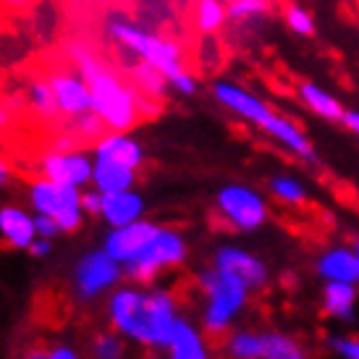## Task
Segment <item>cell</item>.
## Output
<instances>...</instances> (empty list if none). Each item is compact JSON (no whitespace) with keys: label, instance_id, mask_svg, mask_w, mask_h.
<instances>
[{"label":"cell","instance_id":"6da1fadb","mask_svg":"<svg viewBox=\"0 0 359 359\" xmlns=\"http://www.w3.org/2000/svg\"><path fill=\"white\" fill-rule=\"evenodd\" d=\"M108 320L126 341L147 349H168L179 325V302L163 286H118L108 297Z\"/></svg>","mask_w":359,"mask_h":359},{"label":"cell","instance_id":"7a4b0ae2","mask_svg":"<svg viewBox=\"0 0 359 359\" xmlns=\"http://www.w3.org/2000/svg\"><path fill=\"white\" fill-rule=\"evenodd\" d=\"M71 63L79 69L87 87L92 92V108L100 116L108 131H129L140 123L142 116H152V100L144 97L126 74L116 71L110 63L87 48V45H69Z\"/></svg>","mask_w":359,"mask_h":359},{"label":"cell","instance_id":"3957f363","mask_svg":"<svg viewBox=\"0 0 359 359\" xmlns=\"http://www.w3.org/2000/svg\"><path fill=\"white\" fill-rule=\"evenodd\" d=\"M212 95H215V100L220 105H226L244 121L255 123L257 129H262L276 142H280L286 150H291L294 155H299L304 160H315V150H312L309 140L304 137V131L299 126H294V121L283 118L280 113L270 110L259 97L250 95V92L236 87V84H231V81H218L212 87Z\"/></svg>","mask_w":359,"mask_h":359},{"label":"cell","instance_id":"277c9868","mask_svg":"<svg viewBox=\"0 0 359 359\" xmlns=\"http://www.w3.org/2000/svg\"><path fill=\"white\" fill-rule=\"evenodd\" d=\"M110 37L116 40V45L126 48L129 53H134L137 58L152 63L155 69H160L168 76V84L181 95H191L197 90L194 79L189 76V71L184 69V55L176 42L160 37L155 32H147L129 24V21H108Z\"/></svg>","mask_w":359,"mask_h":359},{"label":"cell","instance_id":"5b68a950","mask_svg":"<svg viewBox=\"0 0 359 359\" xmlns=\"http://www.w3.org/2000/svg\"><path fill=\"white\" fill-rule=\"evenodd\" d=\"M200 280L202 297H205V307H202V328L210 336H223L226 330L236 323L247 302H250L252 291L236 280L233 276L218 270L215 265L205 268L197 276Z\"/></svg>","mask_w":359,"mask_h":359},{"label":"cell","instance_id":"8992f818","mask_svg":"<svg viewBox=\"0 0 359 359\" xmlns=\"http://www.w3.org/2000/svg\"><path fill=\"white\" fill-rule=\"evenodd\" d=\"M189 257V244L179 231L163 229L152 236V241L142 250L137 259L123 265V276L137 286H152L165 270L181 268Z\"/></svg>","mask_w":359,"mask_h":359},{"label":"cell","instance_id":"52a82bcc","mask_svg":"<svg viewBox=\"0 0 359 359\" xmlns=\"http://www.w3.org/2000/svg\"><path fill=\"white\" fill-rule=\"evenodd\" d=\"M29 205L34 212L50 215L63 233H76L84 226L87 212L81 208V189L40 176L29 187Z\"/></svg>","mask_w":359,"mask_h":359},{"label":"cell","instance_id":"ba28073f","mask_svg":"<svg viewBox=\"0 0 359 359\" xmlns=\"http://www.w3.org/2000/svg\"><path fill=\"white\" fill-rule=\"evenodd\" d=\"M121 278H126L123 276V265L116 262L102 247L100 250L84 252L76 259V265H74V278H71L74 297L81 304H92L95 299H100V297L110 294L113 289H118Z\"/></svg>","mask_w":359,"mask_h":359},{"label":"cell","instance_id":"9c48e42d","mask_svg":"<svg viewBox=\"0 0 359 359\" xmlns=\"http://www.w3.org/2000/svg\"><path fill=\"white\" fill-rule=\"evenodd\" d=\"M215 210L231 229L252 233L265 226L268 220V202L259 191L244 187V184H229L218 191Z\"/></svg>","mask_w":359,"mask_h":359},{"label":"cell","instance_id":"30bf717a","mask_svg":"<svg viewBox=\"0 0 359 359\" xmlns=\"http://www.w3.org/2000/svg\"><path fill=\"white\" fill-rule=\"evenodd\" d=\"M48 81H50L55 102H58L60 118H69L71 123V121L95 113V108H92V92L74 63L63 66V69H50L48 71Z\"/></svg>","mask_w":359,"mask_h":359},{"label":"cell","instance_id":"8fae6325","mask_svg":"<svg viewBox=\"0 0 359 359\" xmlns=\"http://www.w3.org/2000/svg\"><path fill=\"white\" fill-rule=\"evenodd\" d=\"M92 170H95V158L81 150H53L40 160V176L79 189L92 184Z\"/></svg>","mask_w":359,"mask_h":359},{"label":"cell","instance_id":"7c38bea8","mask_svg":"<svg viewBox=\"0 0 359 359\" xmlns=\"http://www.w3.org/2000/svg\"><path fill=\"white\" fill-rule=\"evenodd\" d=\"M160 231V226L155 220L140 218L134 223L118 226V229H110L102 239V250L108 252L110 257L121 262V265H129L131 259H137L142 255V250L152 241V236Z\"/></svg>","mask_w":359,"mask_h":359},{"label":"cell","instance_id":"4fadbf2b","mask_svg":"<svg viewBox=\"0 0 359 359\" xmlns=\"http://www.w3.org/2000/svg\"><path fill=\"white\" fill-rule=\"evenodd\" d=\"M212 265L218 270H223V273L233 276L236 280H241L250 291H259L268 283V265H265L257 255L241 250V247L226 244V247L215 250Z\"/></svg>","mask_w":359,"mask_h":359},{"label":"cell","instance_id":"5bb4252c","mask_svg":"<svg viewBox=\"0 0 359 359\" xmlns=\"http://www.w3.org/2000/svg\"><path fill=\"white\" fill-rule=\"evenodd\" d=\"M144 210H147V205H144V197L140 191H110V194H102L100 218L105 220V226L118 229V226H126V223L144 218Z\"/></svg>","mask_w":359,"mask_h":359},{"label":"cell","instance_id":"9a60e30c","mask_svg":"<svg viewBox=\"0 0 359 359\" xmlns=\"http://www.w3.org/2000/svg\"><path fill=\"white\" fill-rule=\"evenodd\" d=\"M0 239L11 250H29L32 241L37 239V226L34 215H29L24 208L6 205L0 208Z\"/></svg>","mask_w":359,"mask_h":359},{"label":"cell","instance_id":"2e32d148","mask_svg":"<svg viewBox=\"0 0 359 359\" xmlns=\"http://www.w3.org/2000/svg\"><path fill=\"white\" fill-rule=\"evenodd\" d=\"M318 276L323 280H341V283H359V255L349 247H330L315 262Z\"/></svg>","mask_w":359,"mask_h":359},{"label":"cell","instance_id":"e0dca14e","mask_svg":"<svg viewBox=\"0 0 359 359\" xmlns=\"http://www.w3.org/2000/svg\"><path fill=\"white\" fill-rule=\"evenodd\" d=\"M95 158L116 160V163L140 170V165L144 163V150L137 140L126 137V131H108L95 144Z\"/></svg>","mask_w":359,"mask_h":359},{"label":"cell","instance_id":"ac0fdd59","mask_svg":"<svg viewBox=\"0 0 359 359\" xmlns=\"http://www.w3.org/2000/svg\"><path fill=\"white\" fill-rule=\"evenodd\" d=\"M137 184V168H129L123 163H116V160H105V158H95V170H92V187L102 194H110V191H123V189H134Z\"/></svg>","mask_w":359,"mask_h":359},{"label":"cell","instance_id":"d6986e66","mask_svg":"<svg viewBox=\"0 0 359 359\" xmlns=\"http://www.w3.org/2000/svg\"><path fill=\"white\" fill-rule=\"evenodd\" d=\"M165 351H168V359H210L208 341L202 336V330H197V325H191L184 318L179 320Z\"/></svg>","mask_w":359,"mask_h":359},{"label":"cell","instance_id":"ffe728a7","mask_svg":"<svg viewBox=\"0 0 359 359\" xmlns=\"http://www.w3.org/2000/svg\"><path fill=\"white\" fill-rule=\"evenodd\" d=\"M359 291L357 283H341V280H325L323 289V312L336 320H351L357 307Z\"/></svg>","mask_w":359,"mask_h":359},{"label":"cell","instance_id":"44dd1931","mask_svg":"<svg viewBox=\"0 0 359 359\" xmlns=\"http://www.w3.org/2000/svg\"><path fill=\"white\" fill-rule=\"evenodd\" d=\"M299 97L304 100V105H307L309 110H315L318 116H323V118L328 121H344V108H341V102L333 97V95H328L325 90H320L318 84H302L299 87Z\"/></svg>","mask_w":359,"mask_h":359},{"label":"cell","instance_id":"7402d4cb","mask_svg":"<svg viewBox=\"0 0 359 359\" xmlns=\"http://www.w3.org/2000/svg\"><path fill=\"white\" fill-rule=\"evenodd\" d=\"M262 359H309L304 346L286 333H262Z\"/></svg>","mask_w":359,"mask_h":359},{"label":"cell","instance_id":"603a6c76","mask_svg":"<svg viewBox=\"0 0 359 359\" xmlns=\"http://www.w3.org/2000/svg\"><path fill=\"white\" fill-rule=\"evenodd\" d=\"M229 19V6L223 0H200L194 6V27L202 34H215Z\"/></svg>","mask_w":359,"mask_h":359},{"label":"cell","instance_id":"cb8c5ba5","mask_svg":"<svg viewBox=\"0 0 359 359\" xmlns=\"http://www.w3.org/2000/svg\"><path fill=\"white\" fill-rule=\"evenodd\" d=\"M229 359H262V333L255 330H233L226 339Z\"/></svg>","mask_w":359,"mask_h":359},{"label":"cell","instance_id":"d4e9b609","mask_svg":"<svg viewBox=\"0 0 359 359\" xmlns=\"http://www.w3.org/2000/svg\"><path fill=\"white\" fill-rule=\"evenodd\" d=\"M29 108L45 121H58V102H55V95H53V87L48 76L45 79H34L29 84Z\"/></svg>","mask_w":359,"mask_h":359},{"label":"cell","instance_id":"484cf974","mask_svg":"<svg viewBox=\"0 0 359 359\" xmlns=\"http://www.w3.org/2000/svg\"><path fill=\"white\" fill-rule=\"evenodd\" d=\"M270 191L276 194V200L283 205H304L307 202V189L299 179L294 176H273L270 179Z\"/></svg>","mask_w":359,"mask_h":359},{"label":"cell","instance_id":"4316f807","mask_svg":"<svg viewBox=\"0 0 359 359\" xmlns=\"http://www.w3.org/2000/svg\"><path fill=\"white\" fill-rule=\"evenodd\" d=\"M121 333H100L92 341V357L95 359H123L126 357V344Z\"/></svg>","mask_w":359,"mask_h":359},{"label":"cell","instance_id":"83f0119b","mask_svg":"<svg viewBox=\"0 0 359 359\" xmlns=\"http://www.w3.org/2000/svg\"><path fill=\"white\" fill-rule=\"evenodd\" d=\"M270 8V0H229V19L247 21Z\"/></svg>","mask_w":359,"mask_h":359},{"label":"cell","instance_id":"f1b7e54d","mask_svg":"<svg viewBox=\"0 0 359 359\" xmlns=\"http://www.w3.org/2000/svg\"><path fill=\"white\" fill-rule=\"evenodd\" d=\"M286 21H289V27L297 32V34H312V32H315L312 16H309L304 8H299V6H289V8H286Z\"/></svg>","mask_w":359,"mask_h":359},{"label":"cell","instance_id":"f546056e","mask_svg":"<svg viewBox=\"0 0 359 359\" xmlns=\"http://www.w3.org/2000/svg\"><path fill=\"white\" fill-rule=\"evenodd\" d=\"M328 346H330V351L339 354L341 359H359V339L336 336V339H328Z\"/></svg>","mask_w":359,"mask_h":359},{"label":"cell","instance_id":"4dcf8cb0","mask_svg":"<svg viewBox=\"0 0 359 359\" xmlns=\"http://www.w3.org/2000/svg\"><path fill=\"white\" fill-rule=\"evenodd\" d=\"M34 226H37V236H42V239H55L63 233L58 223L50 215H42V212H34Z\"/></svg>","mask_w":359,"mask_h":359},{"label":"cell","instance_id":"1f68e13d","mask_svg":"<svg viewBox=\"0 0 359 359\" xmlns=\"http://www.w3.org/2000/svg\"><path fill=\"white\" fill-rule=\"evenodd\" d=\"M81 208L87 215L92 218H100V210H102V191L90 189V191H81Z\"/></svg>","mask_w":359,"mask_h":359},{"label":"cell","instance_id":"d6a6232c","mask_svg":"<svg viewBox=\"0 0 359 359\" xmlns=\"http://www.w3.org/2000/svg\"><path fill=\"white\" fill-rule=\"evenodd\" d=\"M27 252H29L32 257H37V259L50 257V255H53V239H42V236H37V239L32 241V247Z\"/></svg>","mask_w":359,"mask_h":359},{"label":"cell","instance_id":"836d02e7","mask_svg":"<svg viewBox=\"0 0 359 359\" xmlns=\"http://www.w3.org/2000/svg\"><path fill=\"white\" fill-rule=\"evenodd\" d=\"M48 359H79V351L74 346H55L48 351Z\"/></svg>","mask_w":359,"mask_h":359},{"label":"cell","instance_id":"e575fe53","mask_svg":"<svg viewBox=\"0 0 359 359\" xmlns=\"http://www.w3.org/2000/svg\"><path fill=\"white\" fill-rule=\"evenodd\" d=\"M344 123L349 126L354 134H359V113L357 110H351V113H344Z\"/></svg>","mask_w":359,"mask_h":359},{"label":"cell","instance_id":"d590c367","mask_svg":"<svg viewBox=\"0 0 359 359\" xmlns=\"http://www.w3.org/2000/svg\"><path fill=\"white\" fill-rule=\"evenodd\" d=\"M11 179V168H8V163L6 160H0V187H6Z\"/></svg>","mask_w":359,"mask_h":359},{"label":"cell","instance_id":"8d00e7d4","mask_svg":"<svg viewBox=\"0 0 359 359\" xmlns=\"http://www.w3.org/2000/svg\"><path fill=\"white\" fill-rule=\"evenodd\" d=\"M24 359H48V351H45V349H32Z\"/></svg>","mask_w":359,"mask_h":359},{"label":"cell","instance_id":"74e56055","mask_svg":"<svg viewBox=\"0 0 359 359\" xmlns=\"http://www.w3.org/2000/svg\"><path fill=\"white\" fill-rule=\"evenodd\" d=\"M6 123H8V113H6V108H3V105H0V129H3V126H6Z\"/></svg>","mask_w":359,"mask_h":359},{"label":"cell","instance_id":"f35d334b","mask_svg":"<svg viewBox=\"0 0 359 359\" xmlns=\"http://www.w3.org/2000/svg\"><path fill=\"white\" fill-rule=\"evenodd\" d=\"M6 3H13V6H21V3H27V0H6Z\"/></svg>","mask_w":359,"mask_h":359},{"label":"cell","instance_id":"ab89813d","mask_svg":"<svg viewBox=\"0 0 359 359\" xmlns=\"http://www.w3.org/2000/svg\"><path fill=\"white\" fill-rule=\"evenodd\" d=\"M354 250H357V255H359V239H357V244H354Z\"/></svg>","mask_w":359,"mask_h":359}]
</instances>
